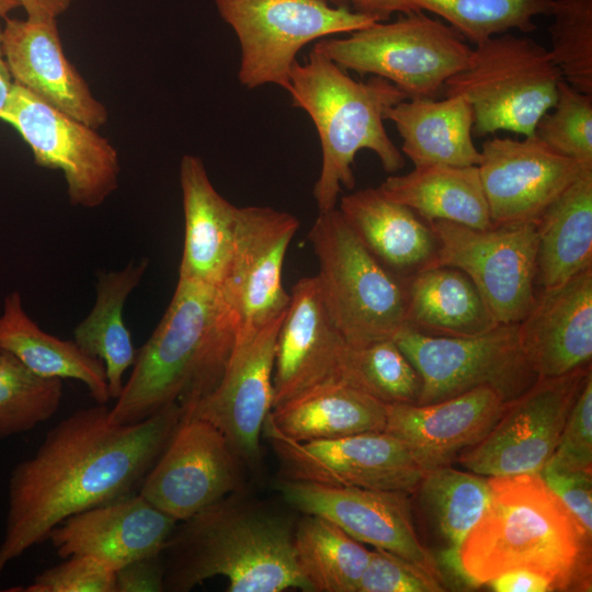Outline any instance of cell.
Segmentation results:
<instances>
[{
	"label": "cell",
	"mask_w": 592,
	"mask_h": 592,
	"mask_svg": "<svg viewBox=\"0 0 592 592\" xmlns=\"http://www.w3.org/2000/svg\"><path fill=\"white\" fill-rule=\"evenodd\" d=\"M109 410L96 403L71 413L12 469L0 578L67 517L138 492L182 419L178 402L134 424L111 422Z\"/></svg>",
	"instance_id": "6da1fadb"
},
{
	"label": "cell",
	"mask_w": 592,
	"mask_h": 592,
	"mask_svg": "<svg viewBox=\"0 0 592 592\" xmlns=\"http://www.w3.org/2000/svg\"><path fill=\"white\" fill-rule=\"evenodd\" d=\"M237 338L236 316L220 287L178 280L158 326L137 351L109 419L134 424L178 402L192 408L219 383Z\"/></svg>",
	"instance_id": "7a4b0ae2"
},
{
	"label": "cell",
	"mask_w": 592,
	"mask_h": 592,
	"mask_svg": "<svg viewBox=\"0 0 592 592\" xmlns=\"http://www.w3.org/2000/svg\"><path fill=\"white\" fill-rule=\"evenodd\" d=\"M183 522L161 553L164 591H190L216 576L228 580L229 592L310 591L288 517L230 494Z\"/></svg>",
	"instance_id": "3957f363"
},
{
	"label": "cell",
	"mask_w": 592,
	"mask_h": 592,
	"mask_svg": "<svg viewBox=\"0 0 592 592\" xmlns=\"http://www.w3.org/2000/svg\"><path fill=\"white\" fill-rule=\"evenodd\" d=\"M489 482V504L460 550L468 587L528 569L555 590L570 588L591 538L581 524L539 474L490 477Z\"/></svg>",
	"instance_id": "277c9868"
},
{
	"label": "cell",
	"mask_w": 592,
	"mask_h": 592,
	"mask_svg": "<svg viewBox=\"0 0 592 592\" xmlns=\"http://www.w3.org/2000/svg\"><path fill=\"white\" fill-rule=\"evenodd\" d=\"M286 91L293 106L305 111L318 132L321 169L314 185L319 213L335 208L342 186L352 190V164L362 149L373 151L388 173L405 167L401 151L384 126L385 111L407 99L388 80L357 81L315 48L293 66Z\"/></svg>",
	"instance_id": "5b68a950"
},
{
	"label": "cell",
	"mask_w": 592,
	"mask_h": 592,
	"mask_svg": "<svg viewBox=\"0 0 592 592\" xmlns=\"http://www.w3.org/2000/svg\"><path fill=\"white\" fill-rule=\"evenodd\" d=\"M308 239L322 300L345 342L362 346L392 339L406 326V278L364 247L338 208L319 213Z\"/></svg>",
	"instance_id": "8992f818"
},
{
	"label": "cell",
	"mask_w": 592,
	"mask_h": 592,
	"mask_svg": "<svg viewBox=\"0 0 592 592\" xmlns=\"http://www.w3.org/2000/svg\"><path fill=\"white\" fill-rule=\"evenodd\" d=\"M561 80L547 48L508 32L475 45L467 68L449 78L443 92L468 101L476 137L499 130L528 137L556 103Z\"/></svg>",
	"instance_id": "52a82bcc"
},
{
	"label": "cell",
	"mask_w": 592,
	"mask_h": 592,
	"mask_svg": "<svg viewBox=\"0 0 592 592\" xmlns=\"http://www.w3.org/2000/svg\"><path fill=\"white\" fill-rule=\"evenodd\" d=\"M314 48L344 70L388 80L407 99H435L467 68L474 50L451 25L423 11L374 22L344 38H322Z\"/></svg>",
	"instance_id": "ba28073f"
},
{
	"label": "cell",
	"mask_w": 592,
	"mask_h": 592,
	"mask_svg": "<svg viewBox=\"0 0 592 592\" xmlns=\"http://www.w3.org/2000/svg\"><path fill=\"white\" fill-rule=\"evenodd\" d=\"M214 1L221 19L238 37V79L248 89L275 84L286 90L304 46L380 21L376 15L325 0Z\"/></svg>",
	"instance_id": "9c48e42d"
},
{
	"label": "cell",
	"mask_w": 592,
	"mask_h": 592,
	"mask_svg": "<svg viewBox=\"0 0 592 592\" xmlns=\"http://www.w3.org/2000/svg\"><path fill=\"white\" fill-rule=\"evenodd\" d=\"M421 379L417 405H429L488 386L509 402L538 378L519 342L517 325H497L468 337L433 335L409 326L392 338Z\"/></svg>",
	"instance_id": "30bf717a"
},
{
	"label": "cell",
	"mask_w": 592,
	"mask_h": 592,
	"mask_svg": "<svg viewBox=\"0 0 592 592\" xmlns=\"http://www.w3.org/2000/svg\"><path fill=\"white\" fill-rule=\"evenodd\" d=\"M429 225L436 238V250L425 267L452 266L463 271L497 323L520 322L536 297V220L486 229L446 220Z\"/></svg>",
	"instance_id": "8fae6325"
},
{
	"label": "cell",
	"mask_w": 592,
	"mask_h": 592,
	"mask_svg": "<svg viewBox=\"0 0 592 592\" xmlns=\"http://www.w3.org/2000/svg\"><path fill=\"white\" fill-rule=\"evenodd\" d=\"M0 119L18 130L37 166L62 172L72 205L98 207L117 190L118 152L95 128L16 83Z\"/></svg>",
	"instance_id": "7c38bea8"
},
{
	"label": "cell",
	"mask_w": 592,
	"mask_h": 592,
	"mask_svg": "<svg viewBox=\"0 0 592 592\" xmlns=\"http://www.w3.org/2000/svg\"><path fill=\"white\" fill-rule=\"evenodd\" d=\"M591 364L536 382L506 407L490 432L463 452L457 463L488 476L539 474L559 442Z\"/></svg>",
	"instance_id": "4fadbf2b"
},
{
	"label": "cell",
	"mask_w": 592,
	"mask_h": 592,
	"mask_svg": "<svg viewBox=\"0 0 592 592\" xmlns=\"http://www.w3.org/2000/svg\"><path fill=\"white\" fill-rule=\"evenodd\" d=\"M242 467L215 425L182 415L138 493L177 522H183L239 491Z\"/></svg>",
	"instance_id": "5bb4252c"
},
{
	"label": "cell",
	"mask_w": 592,
	"mask_h": 592,
	"mask_svg": "<svg viewBox=\"0 0 592 592\" xmlns=\"http://www.w3.org/2000/svg\"><path fill=\"white\" fill-rule=\"evenodd\" d=\"M299 228L294 215L267 206L238 207L235 246L220 289L237 320L236 344L283 315L289 303L282 272Z\"/></svg>",
	"instance_id": "9a60e30c"
},
{
	"label": "cell",
	"mask_w": 592,
	"mask_h": 592,
	"mask_svg": "<svg viewBox=\"0 0 592 592\" xmlns=\"http://www.w3.org/2000/svg\"><path fill=\"white\" fill-rule=\"evenodd\" d=\"M265 435L278 458L281 479L410 493L424 474L385 431L309 442Z\"/></svg>",
	"instance_id": "2e32d148"
},
{
	"label": "cell",
	"mask_w": 592,
	"mask_h": 592,
	"mask_svg": "<svg viewBox=\"0 0 592 592\" xmlns=\"http://www.w3.org/2000/svg\"><path fill=\"white\" fill-rule=\"evenodd\" d=\"M284 500L321 516L360 543L394 553L443 581L433 554L420 542L408 493L278 479Z\"/></svg>",
	"instance_id": "e0dca14e"
},
{
	"label": "cell",
	"mask_w": 592,
	"mask_h": 592,
	"mask_svg": "<svg viewBox=\"0 0 592 592\" xmlns=\"http://www.w3.org/2000/svg\"><path fill=\"white\" fill-rule=\"evenodd\" d=\"M285 312L235 345L217 386L192 408L182 410L183 417L215 425L243 466L251 469L261 464L260 437L273 407L276 340Z\"/></svg>",
	"instance_id": "ac0fdd59"
},
{
	"label": "cell",
	"mask_w": 592,
	"mask_h": 592,
	"mask_svg": "<svg viewBox=\"0 0 592 592\" xmlns=\"http://www.w3.org/2000/svg\"><path fill=\"white\" fill-rule=\"evenodd\" d=\"M478 167L492 225L537 220L585 169L544 144L493 136L482 144Z\"/></svg>",
	"instance_id": "d6986e66"
},
{
	"label": "cell",
	"mask_w": 592,
	"mask_h": 592,
	"mask_svg": "<svg viewBox=\"0 0 592 592\" xmlns=\"http://www.w3.org/2000/svg\"><path fill=\"white\" fill-rule=\"evenodd\" d=\"M348 346L326 309L316 275L298 280L277 334L272 409L341 382Z\"/></svg>",
	"instance_id": "ffe728a7"
},
{
	"label": "cell",
	"mask_w": 592,
	"mask_h": 592,
	"mask_svg": "<svg viewBox=\"0 0 592 592\" xmlns=\"http://www.w3.org/2000/svg\"><path fill=\"white\" fill-rule=\"evenodd\" d=\"M506 403L480 386L429 405H386L385 432L399 440L415 464L428 471L449 466L496 425Z\"/></svg>",
	"instance_id": "44dd1931"
},
{
	"label": "cell",
	"mask_w": 592,
	"mask_h": 592,
	"mask_svg": "<svg viewBox=\"0 0 592 592\" xmlns=\"http://www.w3.org/2000/svg\"><path fill=\"white\" fill-rule=\"evenodd\" d=\"M177 521L138 492L73 514L48 536L60 558L84 555L116 571L164 549Z\"/></svg>",
	"instance_id": "7402d4cb"
},
{
	"label": "cell",
	"mask_w": 592,
	"mask_h": 592,
	"mask_svg": "<svg viewBox=\"0 0 592 592\" xmlns=\"http://www.w3.org/2000/svg\"><path fill=\"white\" fill-rule=\"evenodd\" d=\"M2 49L14 83L95 129L107 122L106 107L64 53L57 19L5 18Z\"/></svg>",
	"instance_id": "603a6c76"
},
{
	"label": "cell",
	"mask_w": 592,
	"mask_h": 592,
	"mask_svg": "<svg viewBox=\"0 0 592 592\" xmlns=\"http://www.w3.org/2000/svg\"><path fill=\"white\" fill-rule=\"evenodd\" d=\"M516 325L522 353L537 377L591 364L592 267L559 286L542 288Z\"/></svg>",
	"instance_id": "cb8c5ba5"
},
{
	"label": "cell",
	"mask_w": 592,
	"mask_h": 592,
	"mask_svg": "<svg viewBox=\"0 0 592 592\" xmlns=\"http://www.w3.org/2000/svg\"><path fill=\"white\" fill-rule=\"evenodd\" d=\"M179 175L184 213L179 278L220 287L232 258L238 207L217 192L200 157L184 155Z\"/></svg>",
	"instance_id": "d4e9b609"
},
{
	"label": "cell",
	"mask_w": 592,
	"mask_h": 592,
	"mask_svg": "<svg viewBox=\"0 0 592 592\" xmlns=\"http://www.w3.org/2000/svg\"><path fill=\"white\" fill-rule=\"evenodd\" d=\"M338 209L364 247L395 274L407 278L432 261L436 238L429 223L377 187L344 195Z\"/></svg>",
	"instance_id": "484cf974"
},
{
	"label": "cell",
	"mask_w": 592,
	"mask_h": 592,
	"mask_svg": "<svg viewBox=\"0 0 592 592\" xmlns=\"http://www.w3.org/2000/svg\"><path fill=\"white\" fill-rule=\"evenodd\" d=\"M386 405L343 382L322 385L271 410L263 431L296 442L380 432Z\"/></svg>",
	"instance_id": "4316f807"
},
{
	"label": "cell",
	"mask_w": 592,
	"mask_h": 592,
	"mask_svg": "<svg viewBox=\"0 0 592 592\" xmlns=\"http://www.w3.org/2000/svg\"><path fill=\"white\" fill-rule=\"evenodd\" d=\"M384 118L395 124L402 139L401 150L414 167H468L480 162V150L473 140V110L460 95L406 99L389 106Z\"/></svg>",
	"instance_id": "83f0119b"
},
{
	"label": "cell",
	"mask_w": 592,
	"mask_h": 592,
	"mask_svg": "<svg viewBox=\"0 0 592 592\" xmlns=\"http://www.w3.org/2000/svg\"><path fill=\"white\" fill-rule=\"evenodd\" d=\"M377 189L426 223L446 220L477 229L493 226L477 166H418L407 174L388 177Z\"/></svg>",
	"instance_id": "f1b7e54d"
},
{
	"label": "cell",
	"mask_w": 592,
	"mask_h": 592,
	"mask_svg": "<svg viewBox=\"0 0 592 592\" xmlns=\"http://www.w3.org/2000/svg\"><path fill=\"white\" fill-rule=\"evenodd\" d=\"M406 326L433 335L468 337L497 323L471 280L452 266L424 267L406 278Z\"/></svg>",
	"instance_id": "f546056e"
},
{
	"label": "cell",
	"mask_w": 592,
	"mask_h": 592,
	"mask_svg": "<svg viewBox=\"0 0 592 592\" xmlns=\"http://www.w3.org/2000/svg\"><path fill=\"white\" fill-rule=\"evenodd\" d=\"M414 491L440 543V569L443 567L455 580L468 585L460 565V550L489 504V478L443 466L424 471Z\"/></svg>",
	"instance_id": "4dcf8cb0"
},
{
	"label": "cell",
	"mask_w": 592,
	"mask_h": 592,
	"mask_svg": "<svg viewBox=\"0 0 592 592\" xmlns=\"http://www.w3.org/2000/svg\"><path fill=\"white\" fill-rule=\"evenodd\" d=\"M0 350L38 375L82 383L99 405L111 399L103 363L83 352L73 340H61L39 328L26 314L19 292L10 293L3 301Z\"/></svg>",
	"instance_id": "1f68e13d"
},
{
	"label": "cell",
	"mask_w": 592,
	"mask_h": 592,
	"mask_svg": "<svg viewBox=\"0 0 592 592\" xmlns=\"http://www.w3.org/2000/svg\"><path fill=\"white\" fill-rule=\"evenodd\" d=\"M537 278L553 288L592 267V169L580 175L536 220Z\"/></svg>",
	"instance_id": "d6a6232c"
},
{
	"label": "cell",
	"mask_w": 592,
	"mask_h": 592,
	"mask_svg": "<svg viewBox=\"0 0 592 592\" xmlns=\"http://www.w3.org/2000/svg\"><path fill=\"white\" fill-rule=\"evenodd\" d=\"M149 261H132L122 270L100 271L96 297L88 316L73 330V341L105 368L111 399H117L128 368L134 365L137 351L124 322V307L132 292L143 280Z\"/></svg>",
	"instance_id": "836d02e7"
},
{
	"label": "cell",
	"mask_w": 592,
	"mask_h": 592,
	"mask_svg": "<svg viewBox=\"0 0 592 592\" xmlns=\"http://www.w3.org/2000/svg\"><path fill=\"white\" fill-rule=\"evenodd\" d=\"M551 3L553 0H373L366 13L386 21L394 12L428 11L477 45L511 30H536L534 18L549 15Z\"/></svg>",
	"instance_id": "e575fe53"
},
{
	"label": "cell",
	"mask_w": 592,
	"mask_h": 592,
	"mask_svg": "<svg viewBox=\"0 0 592 592\" xmlns=\"http://www.w3.org/2000/svg\"><path fill=\"white\" fill-rule=\"evenodd\" d=\"M294 555L310 591L357 592L369 550L332 522L304 514L294 528Z\"/></svg>",
	"instance_id": "d590c367"
},
{
	"label": "cell",
	"mask_w": 592,
	"mask_h": 592,
	"mask_svg": "<svg viewBox=\"0 0 592 592\" xmlns=\"http://www.w3.org/2000/svg\"><path fill=\"white\" fill-rule=\"evenodd\" d=\"M341 382L361 389L385 405L418 402L421 379L392 339L348 346Z\"/></svg>",
	"instance_id": "8d00e7d4"
},
{
	"label": "cell",
	"mask_w": 592,
	"mask_h": 592,
	"mask_svg": "<svg viewBox=\"0 0 592 592\" xmlns=\"http://www.w3.org/2000/svg\"><path fill=\"white\" fill-rule=\"evenodd\" d=\"M61 398L62 379L38 375L0 350V442L53 418Z\"/></svg>",
	"instance_id": "74e56055"
},
{
	"label": "cell",
	"mask_w": 592,
	"mask_h": 592,
	"mask_svg": "<svg viewBox=\"0 0 592 592\" xmlns=\"http://www.w3.org/2000/svg\"><path fill=\"white\" fill-rule=\"evenodd\" d=\"M548 49L562 79L592 94V0H553Z\"/></svg>",
	"instance_id": "f35d334b"
},
{
	"label": "cell",
	"mask_w": 592,
	"mask_h": 592,
	"mask_svg": "<svg viewBox=\"0 0 592 592\" xmlns=\"http://www.w3.org/2000/svg\"><path fill=\"white\" fill-rule=\"evenodd\" d=\"M550 110L538 121L535 135L554 151L592 168V94L562 79Z\"/></svg>",
	"instance_id": "ab89813d"
},
{
	"label": "cell",
	"mask_w": 592,
	"mask_h": 592,
	"mask_svg": "<svg viewBox=\"0 0 592 592\" xmlns=\"http://www.w3.org/2000/svg\"><path fill=\"white\" fill-rule=\"evenodd\" d=\"M443 581L418 565L382 548L369 550L357 592H441Z\"/></svg>",
	"instance_id": "60d3db41"
},
{
	"label": "cell",
	"mask_w": 592,
	"mask_h": 592,
	"mask_svg": "<svg viewBox=\"0 0 592 592\" xmlns=\"http://www.w3.org/2000/svg\"><path fill=\"white\" fill-rule=\"evenodd\" d=\"M38 573L25 592H116L115 571L84 555H72Z\"/></svg>",
	"instance_id": "b9f144b4"
},
{
	"label": "cell",
	"mask_w": 592,
	"mask_h": 592,
	"mask_svg": "<svg viewBox=\"0 0 592 592\" xmlns=\"http://www.w3.org/2000/svg\"><path fill=\"white\" fill-rule=\"evenodd\" d=\"M549 463L572 470L592 471V373L571 408Z\"/></svg>",
	"instance_id": "7bdbcfd3"
},
{
	"label": "cell",
	"mask_w": 592,
	"mask_h": 592,
	"mask_svg": "<svg viewBox=\"0 0 592 592\" xmlns=\"http://www.w3.org/2000/svg\"><path fill=\"white\" fill-rule=\"evenodd\" d=\"M539 476L591 537L592 471L567 469L547 462Z\"/></svg>",
	"instance_id": "ee69618b"
},
{
	"label": "cell",
	"mask_w": 592,
	"mask_h": 592,
	"mask_svg": "<svg viewBox=\"0 0 592 592\" xmlns=\"http://www.w3.org/2000/svg\"><path fill=\"white\" fill-rule=\"evenodd\" d=\"M162 554L135 559L115 571L116 592L164 591Z\"/></svg>",
	"instance_id": "f6af8a7d"
},
{
	"label": "cell",
	"mask_w": 592,
	"mask_h": 592,
	"mask_svg": "<svg viewBox=\"0 0 592 592\" xmlns=\"http://www.w3.org/2000/svg\"><path fill=\"white\" fill-rule=\"evenodd\" d=\"M486 585L496 592L555 591V587L549 579L528 569H514L503 572L489 580Z\"/></svg>",
	"instance_id": "bcb514c9"
},
{
	"label": "cell",
	"mask_w": 592,
	"mask_h": 592,
	"mask_svg": "<svg viewBox=\"0 0 592 592\" xmlns=\"http://www.w3.org/2000/svg\"><path fill=\"white\" fill-rule=\"evenodd\" d=\"M26 13V20L42 22L58 19L75 2L80 0H19Z\"/></svg>",
	"instance_id": "7dc6e473"
},
{
	"label": "cell",
	"mask_w": 592,
	"mask_h": 592,
	"mask_svg": "<svg viewBox=\"0 0 592 592\" xmlns=\"http://www.w3.org/2000/svg\"><path fill=\"white\" fill-rule=\"evenodd\" d=\"M14 81L10 73L2 49V25L0 24V112L5 107L12 90Z\"/></svg>",
	"instance_id": "c3c4849f"
},
{
	"label": "cell",
	"mask_w": 592,
	"mask_h": 592,
	"mask_svg": "<svg viewBox=\"0 0 592 592\" xmlns=\"http://www.w3.org/2000/svg\"><path fill=\"white\" fill-rule=\"evenodd\" d=\"M21 7L19 0H0V18H8V14Z\"/></svg>",
	"instance_id": "681fc988"
},
{
	"label": "cell",
	"mask_w": 592,
	"mask_h": 592,
	"mask_svg": "<svg viewBox=\"0 0 592 592\" xmlns=\"http://www.w3.org/2000/svg\"><path fill=\"white\" fill-rule=\"evenodd\" d=\"M372 2L373 0H351L355 10L364 13H366V10Z\"/></svg>",
	"instance_id": "f907efd6"
},
{
	"label": "cell",
	"mask_w": 592,
	"mask_h": 592,
	"mask_svg": "<svg viewBox=\"0 0 592 592\" xmlns=\"http://www.w3.org/2000/svg\"><path fill=\"white\" fill-rule=\"evenodd\" d=\"M333 5H345V3L351 2V0H325Z\"/></svg>",
	"instance_id": "816d5d0a"
}]
</instances>
